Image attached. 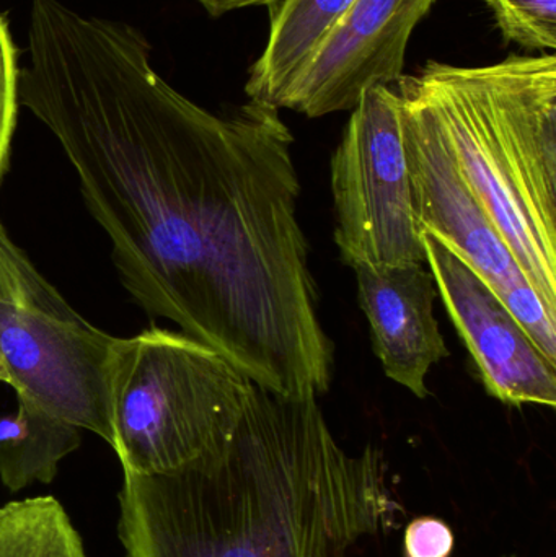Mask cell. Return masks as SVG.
<instances>
[{
	"instance_id": "1",
	"label": "cell",
	"mask_w": 556,
	"mask_h": 557,
	"mask_svg": "<svg viewBox=\"0 0 556 557\" xmlns=\"http://www.w3.org/2000/svg\"><path fill=\"white\" fill-rule=\"evenodd\" d=\"M28 51L18 101L61 144L134 300L254 385L325 395L335 344L280 110L211 113L153 71L137 29L59 0L33 2Z\"/></svg>"
},
{
	"instance_id": "2",
	"label": "cell",
	"mask_w": 556,
	"mask_h": 557,
	"mask_svg": "<svg viewBox=\"0 0 556 557\" xmlns=\"http://www.w3.org/2000/svg\"><path fill=\"white\" fill-rule=\"evenodd\" d=\"M395 509L379 448L346 451L319 398L251 385L214 454L124 473L120 540L126 557H345Z\"/></svg>"
},
{
	"instance_id": "3",
	"label": "cell",
	"mask_w": 556,
	"mask_h": 557,
	"mask_svg": "<svg viewBox=\"0 0 556 557\" xmlns=\"http://www.w3.org/2000/svg\"><path fill=\"white\" fill-rule=\"evenodd\" d=\"M440 124L475 198L556 311V58L428 62L401 75Z\"/></svg>"
},
{
	"instance_id": "4",
	"label": "cell",
	"mask_w": 556,
	"mask_h": 557,
	"mask_svg": "<svg viewBox=\"0 0 556 557\" xmlns=\"http://www.w3.org/2000/svg\"><path fill=\"white\" fill-rule=\"evenodd\" d=\"M251 385L188 334L150 327L116 339L111 448L124 473H172L214 454L231 438Z\"/></svg>"
},
{
	"instance_id": "5",
	"label": "cell",
	"mask_w": 556,
	"mask_h": 557,
	"mask_svg": "<svg viewBox=\"0 0 556 557\" xmlns=\"http://www.w3.org/2000/svg\"><path fill=\"white\" fill-rule=\"evenodd\" d=\"M116 339L81 317L22 253L15 294L0 300V357L16 399L111 447Z\"/></svg>"
},
{
	"instance_id": "6",
	"label": "cell",
	"mask_w": 556,
	"mask_h": 557,
	"mask_svg": "<svg viewBox=\"0 0 556 557\" xmlns=\"http://www.w3.org/2000/svg\"><path fill=\"white\" fill-rule=\"evenodd\" d=\"M395 85L418 228L430 232L479 274L556 366V311L539 297L473 195L427 104L407 85Z\"/></svg>"
},
{
	"instance_id": "7",
	"label": "cell",
	"mask_w": 556,
	"mask_h": 557,
	"mask_svg": "<svg viewBox=\"0 0 556 557\" xmlns=\"http://www.w3.org/2000/svg\"><path fill=\"white\" fill-rule=\"evenodd\" d=\"M335 244L358 267L424 263L415 219L397 91L378 85L362 95L332 159Z\"/></svg>"
},
{
	"instance_id": "8",
	"label": "cell",
	"mask_w": 556,
	"mask_h": 557,
	"mask_svg": "<svg viewBox=\"0 0 556 557\" xmlns=\"http://www.w3.org/2000/svg\"><path fill=\"white\" fill-rule=\"evenodd\" d=\"M436 0H355L280 101L307 117L353 111L366 91L397 84L408 41Z\"/></svg>"
},
{
	"instance_id": "9",
	"label": "cell",
	"mask_w": 556,
	"mask_h": 557,
	"mask_svg": "<svg viewBox=\"0 0 556 557\" xmlns=\"http://www.w3.org/2000/svg\"><path fill=\"white\" fill-rule=\"evenodd\" d=\"M424 264L486 392L505 405L556 406V366L535 346L496 292L430 232Z\"/></svg>"
},
{
	"instance_id": "10",
	"label": "cell",
	"mask_w": 556,
	"mask_h": 557,
	"mask_svg": "<svg viewBox=\"0 0 556 557\" xmlns=\"http://www.w3.org/2000/svg\"><path fill=\"white\" fill-rule=\"evenodd\" d=\"M359 307L388 379L417 398L430 395L431 369L449 356L434 317L436 282L424 263L355 268Z\"/></svg>"
},
{
	"instance_id": "11",
	"label": "cell",
	"mask_w": 556,
	"mask_h": 557,
	"mask_svg": "<svg viewBox=\"0 0 556 557\" xmlns=\"http://www.w3.org/2000/svg\"><path fill=\"white\" fill-rule=\"evenodd\" d=\"M355 0H276L270 9V33L251 64L245 94L280 110L281 98L316 54L330 29Z\"/></svg>"
},
{
	"instance_id": "12",
	"label": "cell",
	"mask_w": 556,
	"mask_h": 557,
	"mask_svg": "<svg viewBox=\"0 0 556 557\" xmlns=\"http://www.w3.org/2000/svg\"><path fill=\"white\" fill-rule=\"evenodd\" d=\"M82 429L18 399L15 414L0 418V478L12 493L49 484L62 458L82 444Z\"/></svg>"
},
{
	"instance_id": "13",
	"label": "cell",
	"mask_w": 556,
	"mask_h": 557,
	"mask_svg": "<svg viewBox=\"0 0 556 557\" xmlns=\"http://www.w3.org/2000/svg\"><path fill=\"white\" fill-rule=\"evenodd\" d=\"M0 557L87 555L61 503L54 497H35L0 509Z\"/></svg>"
},
{
	"instance_id": "14",
	"label": "cell",
	"mask_w": 556,
	"mask_h": 557,
	"mask_svg": "<svg viewBox=\"0 0 556 557\" xmlns=\"http://www.w3.org/2000/svg\"><path fill=\"white\" fill-rule=\"evenodd\" d=\"M505 41L529 51L556 49V0H485Z\"/></svg>"
},
{
	"instance_id": "15",
	"label": "cell",
	"mask_w": 556,
	"mask_h": 557,
	"mask_svg": "<svg viewBox=\"0 0 556 557\" xmlns=\"http://www.w3.org/2000/svg\"><path fill=\"white\" fill-rule=\"evenodd\" d=\"M16 51L5 22L0 18V183L9 169L10 144L18 110Z\"/></svg>"
},
{
	"instance_id": "16",
	"label": "cell",
	"mask_w": 556,
	"mask_h": 557,
	"mask_svg": "<svg viewBox=\"0 0 556 557\" xmlns=\"http://www.w3.org/2000/svg\"><path fill=\"white\" fill-rule=\"evenodd\" d=\"M454 533L446 522L436 517H420L405 532V556L450 557Z\"/></svg>"
},
{
	"instance_id": "17",
	"label": "cell",
	"mask_w": 556,
	"mask_h": 557,
	"mask_svg": "<svg viewBox=\"0 0 556 557\" xmlns=\"http://www.w3.org/2000/svg\"><path fill=\"white\" fill-rule=\"evenodd\" d=\"M23 251L10 240L0 224V300H10L15 294L18 261Z\"/></svg>"
},
{
	"instance_id": "18",
	"label": "cell",
	"mask_w": 556,
	"mask_h": 557,
	"mask_svg": "<svg viewBox=\"0 0 556 557\" xmlns=\"http://www.w3.org/2000/svg\"><path fill=\"white\" fill-rule=\"evenodd\" d=\"M211 16H222L237 10L251 9V7H270L276 0H195Z\"/></svg>"
},
{
	"instance_id": "19",
	"label": "cell",
	"mask_w": 556,
	"mask_h": 557,
	"mask_svg": "<svg viewBox=\"0 0 556 557\" xmlns=\"http://www.w3.org/2000/svg\"><path fill=\"white\" fill-rule=\"evenodd\" d=\"M0 382L7 383L9 382V376H7L5 366H3L2 357H0Z\"/></svg>"
}]
</instances>
